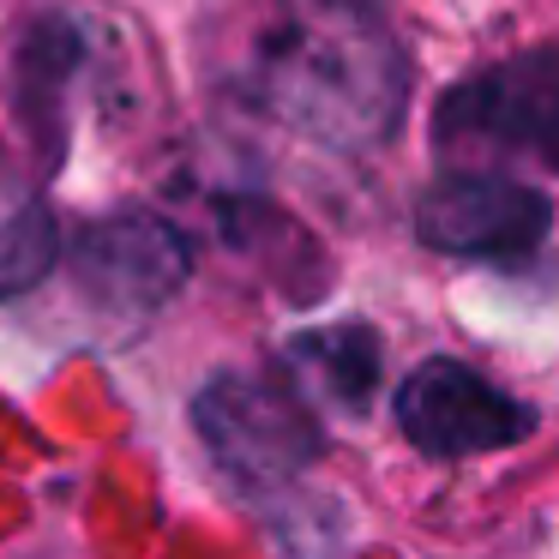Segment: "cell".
Listing matches in <instances>:
<instances>
[{
    "instance_id": "obj_1",
    "label": "cell",
    "mask_w": 559,
    "mask_h": 559,
    "mask_svg": "<svg viewBox=\"0 0 559 559\" xmlns=\"http://www.w3.org/2000/svg\"><path fill=\"white\" fill-rule=\"evenodd\" d=\"M241 85L325 145L385 139L403 115V61L367 0H283L253 31Z\"/></svg>"
},
{
    "instance_id": "obj_2",
    "label": "cell",
    "mask_w": 559,
    "mask_h": 559,
    "mask_svg": "<svg viewBox=\"0 0 559 559\" xmlns=\"http://www.w3.org/2000/svg\"><path fill=\"white\" fill-rule=\"evenodd\" d=\"M193 427L217 469L247 493H271L319 457V427L307 403L259 373H217L193 397Z\"/></svg>"
},
{
    "instance_id": "obj_3",
    "label": "cell",
    "mask_w": 559,
    "mask_h": 559,
    "mask_svg": "<svg viewBox=\"0 0 559 559\" xmlns=\"http://www.w3.org/2000/svg\"><path fill=\"white\" fill-rule=\"evenodd\" d=\"M439 145H487L559 169V43L487 67L439 103Z\"/></svg>"
},
{
    "instance_id": "obj_4",
    "label": "cell",
    "mask_w": 559,
    "mask_h": 559,
    "mask_svg": "<svg viewBox=\"0 0 559 559\" xmlns=\"http://www.w3.org/2000/svg\"><path fill=\"white\" fill-rule=\"evenodd\" d=\"M397 427L421 457H481V451H511L535 433V409L481 379L475 367L433 355L397 385Z\"/></svg>"
},
{
    "instance_id": "obj_5",
    "label": "cell",
    "mask_w": 559,
    "mask_h": 559,
    "mask_svg": "<svg viewBox=\"0 0 559 559\" xmlns=\"http://www.w3.org/2000/svg\"><path fill=\"white\" fill-rule=\"evenodd\" d=\"M193 271V247L175 223L127 211L73 241V283L103 319H151Z\"/></svg>"
},
{
    "instance_id": "obj_6",
    "label": "cell",
    "mask_w": 559,
    "mask_h": 559,
    "mask_svg": "<svg viewBox=\"0 0 559 559\" xmlns=\"http://www.w3.org/2000/svg\"><path fill=\"white\" fill-rule=\"evenodd\" d=\"M547 193L481 169H451L415 199V235L457 259H530L547 241Z\"/></svg>"
},
{
    "instance_id": "obj_7",
    "label": "cell",
    "mask_w": 559,
    "mask_h": 559,
    "mask_svg": "<svg viewBox=\"0 0 559 559\" xmlns=\"http://www.w3.org/2000/svg\"><path fill=\"white\" fill-rule=\"evenodd\" d=\"M79 67H85V43H79V31L67 25V19H43L37 31L25 37V49H19V85H13V103L19 115L31 121V133L43 139V157L61 163V97L67 85L79 79Z\"/></svg>"
},
{
    "instance_id": "obj_8",
    "label": "cell",
    "mask_w": 559,
    "mask_h": 559,
    "mask_svg": "<svg viewBox=\"0 0 559 559\" xmlns=\"http://www.w3.org/2000/svg\"><path fill=\"white\" fill-rule=\"evenodd\" d=\"M55 247H61V229H55L49 199L19 175H0V301L49 277Z\"/></svg>"
},
{
    "instance_id": "obj_9",
    "label": "cell",
    "mask_w": 559,
    "mask_h": 559,
    "mask_svg": "<svg viewBox=\"0 0 559 559\" xmlns=\"http://www.w3.org/2000/svg\"><path fill=\"white\" fill-rule=\"evenodd\" d=\"M289 361H301L307 379L325 385L331 403L343 409H367L379 385V337L367 325H337V331H307L289 343Z\"/></svg>"
}]
</instances>
